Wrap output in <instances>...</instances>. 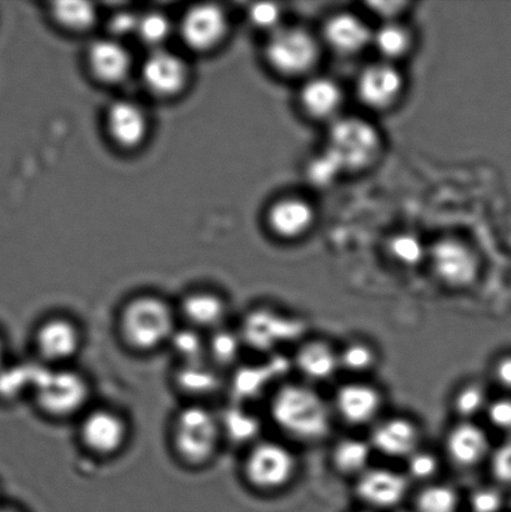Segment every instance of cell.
I'll return each mask as SVG.
<instances>
[{
  "label": "cell",
  "mask_w": 511,
  "mask_h": 512,
  "mask_svg": "<svg viewBox=\"0 0 511 512\" xmlns=\"http://www.w3.org/2000/svg\"><path fill=\"white\" fill-rule=\"evenodd\" d=\"M407 476L387 468H369L357 478L355 493L364 504L377 509H392L407 496Z\"/></svg>",
  "instance_id": "cell-14"
},
{
  "label": "cell",
  "mask_w": 511,
  "mask_h": 512,
  "mask_svg": "<svg viewBox=\"0 0 511 512\" xmlns=\"http://www.w3.org/2000/svg\"><path fill=\"white\" fill-rule=\"evenodd\" d=\"M294 365L305 379L329 380L340 370L339 351L335 350L328 341L309 340L298 349Z\"/></svg>",
  "instance_id": "cell-25"
},
{
  "label": "cell",
  "mask_w": 511,
  "mask_h": 512,
  "mask_svg": "<svg viewBox=\"0 0 511 512\" xmlns=\"http://www.w3.org/2000/svg\"><path fill=\"white\" fill-rule=\"evenodd\" d=\"M382 406V393L373 385L349 383L340 386L335 394V411L349 425L372 423L382 410Z\"/></svg>",
  "instance_id": "cell-18"
},
{
  "label": "cell",
  "mask_w": 511,
  "mask_h": 512,
  "mask_svg": "<svg viewBox=\"0 0 511 512\" xmlns=\"http://www.w3.org/2000/svg\"><path fill=\"white\" fill-rule=\"evenodd\" d=\"M142 78L145 87L160 97H169L183 89L188 78L187 65L169 50L154 49L143 64Z\"/></svg>",
  "instance_id": "cell-15"
},
{
  "label": "cell",
  "mask_w": 511,
  "mask_h": 512,
  "mask_svg": "<svg viewBox=\"0 0 511 512\" xmlns=\"http://www.w3.org/2000/svg\"><path fill=\"white\" fill-rule=\"evenodd\" d=\"M0 512H22L17 509L13 508H3V506H0Z\"/></svg>",
  "instance_id": "cell-46"
},
{
  "label": "cell",
  "mask_w": 511,
  "mask_h": 512,
  "mask_svg": "<svg viewBox=\"0 0 511 512\" xmlns=\"http://www.w3.org/2000/svg\"><path fill=\"white\" fill-rule=\"evenodd\" d=\"M369 443L373 450L388 458L407 460L419 450L420 430L413 420L394 416L374 426Z\"/></svg>",
  "instance_id": "cell-16"
},
{
  "label": "cell",
  "mask_w": 511,
  "mask_h": 512,
  "mask_svg": "<svg viewBox=\"0 0 511 512\" xmlns=\"http://www.w3.org/2000/svg\"><path fill=\"white\" fill-rule=\"evenodd\" d=\"M342 173H344L343 169L327 150L315 158L308 168L310 182L318 187H327Z\"/></svg>",
  "instance_id": "cell-37"
},
{
  "label": "cell",
  "mask_w": 511,
  "mask_h": 512,
  "mask_svg": "<svg viewBox=\"0 0 511 512\" xmlns=\"http://www.w3.org/2000/svg\"><path fill=\"white\" fill-rule=\"evenodd\" d=\"M343 103L342 87L332 78H310L300 90V104H302L304 112L314 119L332 120L337 118Z\"/></svg>",
  "instance_id": "cell-24"
},
{
  "label": "cell",
  "mask_w": 511,
  "mask_h": 512,
  "mask_svg": "<svg viewBox=\"0 0 511 512\" xmlns=\"http://www.w3.org/2000/svg\"><path fill=\"white\" fill-rule=\"evenodd\" d=\"M372 451V445L363 439H340L332 450V464L339 474L358 478L369 469Z\"/></svg>",
  "instance_id": "cell-26"
},
{
  "label": "cell",
  "mask_w": 511,
  "mask_h": 512,
  "mask_svg": "<svg viewBox=\"0 0 511 512\" xmlns=\"http://www.w3.org/2000/svg\"><path fill=\"white\" fill-rule=\"evenodd\" d=\"M32 395L40 413L65 420L84 414L92 389L85 375L70 366H60L39 370Z\"/></svg>",
  "instance_id": "cell-4"
},
{
  "label": "cell",
  "mask_w": 511,
  "mask_h": 512,
  "mask_svg": "<svg viewBox=\"0 0 511 512\" xmlns=\"http://www.w3.org/2000/svg\"><path fill=\"white\" fill-rule=\"evenodd\" d=\"M327 152L343 172L367 169L382 152V137L372 123L360 118L333 120Z\"/></svg>",
  "instance_id": "cell-5"
},
{
  "label": "cell",
  "mask_w": 511,
  "mask_h": 512,
  "mask_svg": "<svg viewBox=\"0 0 511 512\" xmlns=\"http://www.w3.org/2000/svg\"><path fill=\"white\" fill-rule=\"evenodd\" d=\"M83 331L67 316L44 319L34 333V346L39 359L49 368L69 366L83 349Z\"/></svg>",
  "instance_id": "cell-9"
},
{
  "label": "cell",
  "mask_w": 511,
  "mask_h": 512,
  "mask_svg": "<svg viewBox=\"0 0 511 512\" xmlns=\"http://www.w3.org/2000/svg\"><path fill=\"white\" fill-rule=\"evenodd\" d=\"M229 315L227 300L209 290L193 291L185 295L179 305L178 316L195 331H219Z\"/></svg>",
  "instance_id": "cell-19"
},
{
  "label": "cell",
  "mask_w": 511,
  "mask_h": 512,
  "mask_svg": "<svg viewBox=\"0 0 511 512\" xmlns=\"http://www.w3.org/2000/svg\"><path fill=\"white\" fill-rule=\"evenodd\" d=\"M503 504L502 493L490 486L475 489L469 498L470 510L473 512H499Z\"/></svg>",
  "instance_id": "cell-39"
},
{
  "label": "cell",
  "mask_w": 511,
  "mask_h": 512,
  "mask_svg": "<svg viewBox=\"0 0 511 512\" xmlns=\"http://www.w3.org/2000/svg\"><path fill=\"white\" fill-rule=\"evenodd\" d=\"M429 256L435 275L449 288H468L478 278L477 255L460 240H440L433 245Z\"/></svg>",
  "instance_id": "cell-10"
},
{
  "label": "cell",
  "mask_w": 511,
  "mask_h": 512,
  "mask_svg": "<svg viewBox=\"0 0 511 512\" xmlns=\"http://www.w3.org/2000/svg\"><path fill=\"white\" fill-rule=\"evenodd\" d=\"M139 15H135L129 12H122L115 14L110 19V30L115 39L125 37L129 34H137Z\"/></svg>",
  "instance_id": "cell-42"
},
{
  "label": "cell",
  "mask_w": 511,
  "mask_h": 512,
  "mask_svg": "<svg viewBox=\"0 0 511 512\" xmlns=\"http://www.w3.org/2000/svg\"><path fill=\"white\" fill-rule=\"evenodd\" d=\"M4 358H5V345L2 336H0V368L4 366Z\"/></svg>",
  "instance_id": "cell-45"
},
{
  "label": "cell",
  "mask_w": 511,
  "mask_h": 512,
  "mask_svg": "<svg viewBox=\"0 0 511 512\" xmlns=\"http://www.w3.org/2000/svg\"><path fill=\"white\" fill-rule=\"evenodd\" d=\"M224 429L214 411L190 404L175 415L170 430L174 454L189 468H203L217 458Z\"/></svg>",
  "instance_id": "cell-3"
},
{
  "label": "cell",
  "mask_w": 511,
  "mask_h": 512,
  "mask_svg": "<svg viewBox=\"0 0 511 512\" xmlns=\"http://www.w3.org/2000/svg\"><path fill=\"white\" fill-rule=\"evenodd\" d=\"M487 415L494 428L511 433V399L492 401L488 405Z\"/></svg>",
  "instance_id": "cell-41"
},
{
  "label": "cell",
  "mask_w": 511,
  "mask_h": 512,
  "mask_svg": "<svg viewBox=\"0 0 511 512\" xmlns=\"http://www.w3.org/2000/svg\"><path fill=\"white\" fill-rule=\"evenodd\" d=\"M179 380L185 389L194 391V393H208V391L214 390L215 385L218 384L217 373L205 368L203 360L184 363L183 369L180 370Z\"/></svg>",
  "instance_id": "cell-34"
},
{
  "label": "cell",
  "mask_w": 511,
  "mask_h": 512,
  "mask_svg": "<svg viewBox=\"0 0 511 512\" xmlns=\"http://www.w3.org/2000/svg\"><path fill=\"white\" fill-rule=\"evenodd\" d=\"M340 369L352 374L369 373L378 363L377 351L364 341H353L339 351Z\"/></svg>",
  "instance_id": "cell-30"
},
{
  "label": "cell",
  "mask_w": 511,
  "mask_h": 512,
  "mask_svg": "<svg viewBox=\"0 0 511 512\" xmlns=\"http://www.w3.org/2000/svg\"><path fill=\"white\" fill-rule=\"evenodd\" d=\"M495 380L503 388L511 390V356H504L494 366Z\"/></svg>",
  "instance_id": "cell-44"
},
{
  "label": "cell",
  "mask_w": 511,
  "mask_h": 512,
  "mask_svg": "<svg viewBox=\"0 0 511 512\" xmlns=\"http://www.w3.org/2000/svg\"><path fill=\"white\" fill-rule=\"evenodd\" d=\"M390 254L398 263L414 266L424 259L425 249L422 242L413 235L402 234L390 242Z\"/></svg>",
  "instance_id": "cell-35"
},
{
  "label": "cell",
  "mask_w": 511,
  "mask_h": 512,
  "mask_svg": "<svg viewBox=\"0 0 511 512\" xmlns=\"http://www.w3.org/2000/svg\"><path fill=\"white\" fill-rule=\"evenodd\" d=\"M269 413L282 433L300 443H318L332 430L327 401L307 384L279 386L270 400Z\"/></svg>",
  "instance_id": "cell-1"
},
{
  "label": "cell",
  "mask_w": 511,
  "mask_h": 512,
  "mask_svg": "<svg viewBox=\"0 0 511 512\" xmlns=\"http://www.w3.org/2000/svg\"><path fill=\"white\" fill-rule=\"evenodd\" d=\"M52 15L63 28L83 32L95 23L97 10L88 2H59L53 5Z\"/></svg>",
  "instance_id": "cell-28"
},
{
  "label": "cell",
  "mask_w": 511,
  "mask_h": 512,
  "mask_svg": "<svg viewBox=\"0 0 511 512\" xmlns=\"http://www.w3.org/2000/svg\"><path fill=\"white\" fill-rule=\"evenodd\" d=\"M39 371L28 366L15 365L0 368V396L12 399L24 391L32 393Z\"/></svg>",
  "instance_id": "cell-32"
},
{
  "label": "cell",
  "mask_w": 511,
  "mask_h": 512,
  "mask_svg": "<svg viewBox=\"0 0 511 512\" xmlns=\"http://www.w3.org/2000/svg\"><path fill=\"white\" fill-rule=\"evenodd\" d=\"M88 63L92 73L104 83H119L128 77L132 58L118 39H100L90 45Z\"/></svg>",
  "instance_id": "cell-22"
},
{
  "label": "cell",
  "mask_w": 511,
  "mask_h": 512,
  "mask_svg": "<svg viewBox=\"0 0 511 512\" xmlns=\"http://www.w3.org/2000/svg\"><path fill=\"white\" fill-rule=\"evenodd\" d=\"M80 444L100 459L114 458L128 445L130 426L119 411L95 408L85 411L78 428Z\"/></svg>",
  "instance_id": "cell-8"
},
{
  "label": "cell",
  "mask_w": 511,
  "mask_h": 512,
  "mask_svg": "<svg viewBox=\"0 0 511 512\" xmlns=\"http://www.w3.org/2000/svg\"><path fill=\"white\" fill-rule=\"evenodd\" d=\"M249 18L252 20L255 27L262 30H269L270 33L282 27V25H280L282 9H280L277 4H254L253 7L249 9Z\"/></svg>",
  "instance_id": "cell-38"
},
{
  "label": "cell",
  "mask_w": 511,
  "mask_h": 512,
  "mask_svg": "<svg viewBox=\"0 0 511 512\" xmlns=\"http://www.w3.org/2000/svg\"><path fill=\"white\" fill-rule=\"evenodd\" d=\"M298 471L297 458L284 444L259 440L243 461L245 481L260 493H277L287 488Z\"/></svg>",
  "instance_id": "cell-6"
},
{
  "label": "cell",
  "mask_w": 511,
  "mask_h": 512,
  "mask_svg": "<svg viewBox=\"0 0 511 512\" xmlns=\"http://www.w3.org/2000/svg\"><path fill=\"white\" fill-rule=\"evenodd\" d=\"M307 330L302 319L269 309H258L249 314L244 326V338L253 348L272 350L277 346L298 340Z\"/></svg>",
  "instance_id": "cell-11"
},
{
  "label": "cell",
  "mask_w": 511,
  "mask_h": 512,
  "mask_svg": "<svg viewBox=\"0 0 511 512\" xmlns=\"http://www.w3.org/2000/svg\"><path fill=\"white\" fill-rule=\"evenodd\" d=\"M372 45L385 62L403 58L412 47V37L404 25L395 22H384L377 30H373Z\"/></svg>",
  "instance_id": "cell-27"
},
{
  "label": "cell",
  "mask_w": 511,
  "mask_h": 512,
  "mask_svg": "<svg viewBox=\"0 0 511 512\" xmlns=\"http://www.w3.org/2000/svg\"><path fill=\"white\" fill-rule=\"evenodd\" d=\"M445 451L458 468L472 469L483 463L490 454L489 436L473 421H460L448 431Z\"/></svg>",
  "instance_id": "cell-17"
},
{
  "label": "cell",
  "mask_w": 511,
  "mask_h": 512,
  "mask_svg": "<svg viewBox=\"0 0 511 512\" xmlns=\"http://www.w3.org/2000/svg\"><path fill=\"white\" fill-rule=\"evenodd\" d=\"M490 469L499 483L511 485V440L505 441L490 455Z\"/></svg>",
  "instance_id": "cell-40"
},
{
  "label": "cell",
  "mask_w": 511,
  "mask_h": 512,
  "mask_svg": "<svg viewBox=\"0 0 511 512\" xmlns=\"http://www.w3.org/2000/svg\"><path fill=\"white\" fill-rule=\"evenodd\" d=\"M418 512H457L459 495L444 484H429L415 498Z\"/></svg>",
  "instance_id": "cell-29"
},
{
  "label": "cell",
  "mask_w": 511,
  "mask_h": 512,
  "mask_svg": "<svg viewBox=\"0 0 511 512\" xmlns=\"http://www.w3.org/2000/svg\"><path fill=\"white\" fill-rule=\"evenodd\" d=\"M170 34V23L167 17L160 13H147L140 15L137 34L144 44L152 50L162 48L163 43Z\"/></svg>",
  "instance_id": "cell-33"
},
{
  "label": "cell",
  "mask_w": 511,
  "mask_h": 512,
  "mask_svg": "<svg viewBox=\"0 0 511 512\" xmlns=\"http://www.w3.org/2000/svg\"><path fill=\"white\" fill-rule=\"evenodd\" d=\"M373 12L377 13L384 19V22H395V18L403 12V8L407 7V3L398 2H382L369 4Z\"/></svg>",
  "instance_id": "cell-43"
},
{
  "label": "cell",
  "mask_w": 511,
  "mask_h": 512,
  "mask_svg": "<svg viewBox=\"0 0 511 512\" xmlns=\"http://www.w3.org/2000/svg\"><path fill=\"white\" fill-rule=\"evenodd\" d=\"M315 212L307 200L283 198L270 207L267 217L269 229L282 239L303 237L314 223Z\"/></svg>",
  "instance_id": "cell-21"
},
{
  "label": "cell",
  "mask_w": 511,
  "mask_h": 512,
  "mask_svg": "<svg viewBox=\"0 0 511 512\" xmlns=\"http://www.w3.org/2000/svg\"><path fill=\"white\" fill-rule=\"evenodd\" d=\"M404 88L402 73L394 63L380 62L368 65L357 80V93L370 109L384 110L397 103Z\"/></svg>",
  "instance_id": "cell-12"
},
{
  "label": "cell",
  "mask_w": 511,
  "mask_h": 512,
  "mask_svg": "<svg viewBox=\"0 0 511 512\" xmlns=\"http://www.w3.org/2000/svg\"><path fill=\"white\" fill-rule=\"evenodd\" d=\"M319 42L307 29L280 27L270 33L265 58L275 72L284 77H300L318 63Z\"/></svg>",
  "instance_id": "cell-7"
},
{
  "label": "cell",
  "mask_w": 511,
  "mask_h": 512,
  "mask_svg": "<svg viewBox=\"0 0 511 512\" xmlns=\"http://www.w3.org/2000/svg\"><path fill=\"white\" fill-rule=\"evenodd\" d=\"M323 37L335 53L354 55L372 45L373 30L357 15L340 13L327 20Z\"/></svg>",
  "instance_id": "cell-20"
},
{
  "label": "cell",
  "mask_w": 511,
  "mask_h": 512,
  "mask_svg": "<svg viewBox=\"0 0 511 512\" xmlns=\"http://www.w3.org/2000/svg\"><path fill=\"white\" fill-rule=\"evenodd\" d=\"M440 468L437 455L419 449L407 459V470L410 479L429 481L435 478Z\"/></svg>",
  "instance_id": "cell-36"
},
{
  "label": "cell",
  "mask_w": 511,
  "mask_h": 512,
  "mask_svg": "<svg viewBox=\"0 0 511 512\" xmlns=\"http://www.w3.org/2000/svg\"><path fill=\"white\" fill-rule=\"evenodd\" d=\"M489 405L487 390L479 383L462 386L455 394L453 408L462 421H472L475 416L487 411Z\"/></svg>",
  "instance_id": "cell-31"
},
{
  "label": "cell",
  "mask_w": 511,
  "mask_h": 512,
  "mask_svg": "<svg viewBox=\"0 0 511 512\" xmlns=\"http://www.w3.org/2000/svg\"><path fill=\"white\" fill-rule=\"evenodd\" d=\"M228 29V20L222 9L213 4L190 8L180 23V34L189 48L204 52L222 42Z\"/></svg>",
  "instance_id": "cell-13"
},
{
  "label": "cell",
  "mask_w": 511,
  "mask_h": 512,
  "mask_svg": "<svg viewBox=\"0 0 511 512\" xmlns=\"http://www.w3.org/2000/svg\"><path fill=\"white\" fill-rule=\"evenodd\" d=\"M110 137L123 148H134L143 142L148 132V119L144 110L133 102H117L107 115Z\"/></svg>",
  "instance_id": "cell-23"
},
{
  "label": "cell",
  "mask_w": 511,
  "mask_h": 512,
  "mask_svg": "<svg viewBox=\"0 0 511 512\" xmlns=\"http://www.w3.org/2000/svg\"><path fill=\"white\" fill-rule=\"evenodd\" d=\"M178 313L157 295L134 296L120 309L118 333L129 350L150 354L172 343L177 334Z\"/></svg>",
  "instance_id": "cell-2"
}]
</instances>
